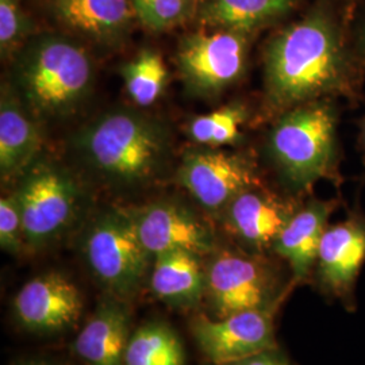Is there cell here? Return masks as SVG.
I'll return each mask as SVG.
<instances>
[{
  "label": "cell",
  "instance_id": "cell-3",
  "mask_svg": "<svg viewBox=\"0 0 365 365\" xmlns=\"http://www.w3.org/2000/svg\"><path fill=\"white\" fill-rule=\"evenodd\" d=\"M14 75L15 91L34 117L58 118L73 113L87 98L93 66L78 42L45 33L19 52Z\"/></svg>",
  "mask_w": 365,
  "mask_h": 365
},
{
  "label": "cell",
  "instance_id": "cell-23",
  "mask_svg": "<svg viewBox=\"0 0 365 365\" xmlns=\"http://www.w3.org/2000/svg\"><path fill=\"white\" fill-rule=\"evenodd\" d=\"M248 118L247 107L232 103L209 114L194 118L187 125L188 137L202 146L218 148L233 145L242 137V126Z\"/></svg>",
  "mask_w": 365,
  "mask_h": 365
},
{
  "label": "cell",
  "instance_id": "cell-1",
  "mask_svg": "<svg viewBox=\"0 0 365 365\" xmlns=\"http://www.w3.org/2000/svg\"><path fill=\"white\" fill-rule=\"evenodd\" d=\"M265 91L276 108H294L339 88L346 56L339 27L324 10L289 25L267 46Z\"/></svg>",
  "mask_w": 365,
  "mask_h": 365
},
{
  "label": "cell",
  "instance_id": "cell-24",
  "mask_svg": "<svg viewBox=\"0 0 365 365\" xmlns=\"http://www.w3.org/2000/svg\"><path fill=\"white\" fill-rule=\"evenodd\" d=\"M135 18L152 31H165L196 18L200 0H131Z\"/></svg>",
  "mask_w": 365,
  "mask_h": 365
},
{
  "label": "cell",
  "instance_id": "cell-22",
  "mask_svg": "<svg viewBox=\"0 0 365 365\" xmlns=\"http://www.w3.org/2000/svg\"><path fill=\"white\" fill-rule=\"evenodd\" d=\"M126 91L140 107L156 103L168 83V68L160 53L144 49L122 66Z\"/></svg>",
  "mask_w": 365,
  "mask_h": 365
},
{
  "label": "cell",
  "instance_id": "cell-27",
  "mask_svg": "<svg viewBox=\"0 0 365 365\" xmlns=\"http://www.w3.org/2000/svg\"><path fill=\"white\" fill-rule=\"evenodd\" d=\"M225 365H292V363L289 361L286 353L282 352L279 348H274Z\"/></svg>",
  "mask_w": 365,
  "mask_h": 365
},
{
  "label": "cell",
  "instance_id": "cell-12",
  "mask_svg": "<svg viewBox=\"0 0 365 365\" xmlns=\"http://www.w3.org/2000/svg\"><path fill=\"white\" fill-rule=\"evenodd\" d=\"M11 306L14 318L22 329L39 336H52L78 324L84 300L68 276L52 271L25 283Z\"/></svg>",
  "mask_w": 365,
  "mask_h": 365
},
{
  "label": "cell",
  "instance_id": "cell-14",
  "mask_svg": "<svg viewBox=\"0 0 365 365\" xmlns=\"http://www.w3.org/2000/svg\"><path fill=\"white\" fill-rule=\"evenodd\" d=\"M299 207L274 192L250 187L235 196L223 211L229 233L249 252L274 248L277 237Z\"/></svg>",
  "mask_w": 365,
  "mask_h": 365
},
{
  "label": "cell",
  "instance_id": "cell-20",
  "mask_svg": "<svg viewBox=\"0 0 365 365\" xmlns=\"http://www.w3.org/2000/svg\"><path fill=\"white\" fill-rule=\"evenodd\" d=\"M299 0H200L196 18L202 26L235 30L252 34L255 30L284 18Z\"/></svg>",
  "mask_w": 365,
  "mask_h": 365
},
{
  "label": "cell",
  "instance_id": "cell-30",
  "mask_svg": "<svg viewBox=\"0 0 365 365\" xmlns=\"http://www.w3.org/2000/svg\"><path fill=\"white\" fill-rule=\"evenodd\" d=\"M363 135H364V143H365V126H364V134H363Z\"/></svg>",
  "mask_w": 365,
  "mask_h": 365
},
{
  "label": "cell",
  "instance_id": "cell-18",
  "mask_svg": "<svg viewBox=\"0 0 365 365\" xmlns=\"http://www.w3.org/2000/svg\"><path fill=\"white\" fill-rule=\"evenodd\" d=\"M51 9L61 25L99 42L120 38L135 18L131 0H52Z\"/></svg>",
  "mask_w": 365,
  "mask_h": 365
},
{
  "label": "cell",
  "instance_id": "cell-29",
  "mask_svg": "<svg viewBox=\"0 0 365 365\" xmlns=\"http://www.w3.org/2000/svg\"><path fill=\"white\" fill-rule=\"evenodd\" d=\"M363 39H364V43H365V29H364V34H363Z\"/></svg>",
  "mask_w": 365,
  "mask_h": 365
},
{
  "label": "cell",
  "instance_id": "cell-13",
  "mask_svg": "<svg viewBox=\"0 0 365 365\" xmlns=\"http://www.w3.org/2000/svg\"><path fill=\"white\" fill-rule=\"evenodd\" d=\"M138 233L146 250L153 256L187 250L197 256L215 250L214 235L209 226L191 210L164 200L141 209L131 210Z\"/></svg>",
  "mask_w": 365,
  "mask_h": 365
},
{
  "label": "cell",
  "instance_id": "cell-4",
  "mask_svg": "<svg viewBox=\"0 0 365 365\" xmlns=\"http://www.w3.org/2000/svg\"><path fill=\"white\" fill-rule=\"evenodd\" d=\"M336 150V114L314 101L289 108L268 138V152L282 180L304 191L330 175Z\"/></svg>",
  "mask_w": 365,
  "mask_h": 365
},
{
  "label": "cell",
  "instance_id": "cell-21",
  "mask_svg": "<svg viewBox=\"0 0 365 365\" xmlns=\"http://www.w3.org/2000/svg\"><path fill=\"white\" fill-rule=\"evenodd\" d=\"M184 357L176 331L161 321H152L131 333L125 365H184Z\"/></svg>",
  "mask_w": 365,
  "mask_h": 365
},
{
  "label": "cell",
  "instance_id": "cell-31",
  "mask_svg": "<svg viewBox=\"0 0 365 365\" xmlns=\"http://www.w3.org/2000/svg\"><path fill=\"white\" fill-rule=\"evenodd\" d=\"M212 365H214V364H212Z\"/></svg>",
  "mask_w": 365,
  "mask_h": 365
},
{
  "label": "cell",
  "instance_id": "cell-19",
  "mask_svg": "<svg viewBox=\"0 0 365 365\" xmlns=\"http://www.w3.org/2000/svg\"><path fill=\"white\" fill-rule=\"evenodd\" d=\"M199 257L187 250L157 255L150 272L155 297L173 307H195L206 294V271Z\"/></svg>",
  "mask_w": 365,
  "mask_h": 365
},
{
  "label": "cell",
  "instance_id": "cell-6",
  "mask_svg": "<svg viewBox=\"0 0 365 365\" xmlns=\"http://www.w3.org/2000/svg\"><path fill=\"white\" fill-rule=\"evenodd\" d=\"M205 271V298L215 318L257 309H277L287 292L276 265L261 253L215 249Z\"/></svg>",
  "mask_w": 365,
  "mask_h": 365
},
{
  "label": "cell",
  "instance_id": "cell-8",
  "mask_svg": "<svg viewBox=\"0 0 365 365\" xmlns=\"http://www.w3.org/2000/svg\"><path fill=\"white\" fill-rule=\"evenodd\" d=\"M249 33L202 29L182 36L176 63L187 88L199 96H214L235 84L247 68Z\"/></svg>",
  "mask_w": 365,
  "mask_h": 365
},
{
  "label": "cell",
  "instance_id": "cell-26",
  "mask_svg": "<svg viewBox=\"0 0 365 365\" xmlns=\"http://www.w3.org/2000/svg\"><path fill=\"white\" fill-rule=\"evenodd\" d=\"M0 247L11 255H21L26 248L22 214L15 192L0 199Z\"/></svg>",
  "mask_w": 365,
  "mask_h": 365
},
{
  "label": "cell",
  "instance_id": "cell-17",
  "mask_svg": "<svg viewBox=\"0 0 365 365\" xmlns=\"http://www.w3.org/2000/svg\"><path fill=\"white\" fill-rule=\"evenodd\" d=\"M128 302L106 295L73 342V351L86 365H125L130 339Z\"/></svg>",
  "mask_w": 365,
  "mask_h": 365
},
{
  "label": "cell",
  "instance_id": "cell-28",
  "mask_svg": "<svg viewBox=\"0 0 365 365\" xmlns=\"http://www.w3.org/2000/svg\"><path fill=\"white\" fill-rule=\"evenodd\" d=\"M15 365H60L52 363V361H48V360H39V359H30V360H24V361H19L18 364Z\"/></svg>",
  "mask_w": 365,
  "mask_h": 365
},
{
  "label": "cell",
  "instance_id": "cell-25",
  "mask_svg": "<svg viewBox=\"0 0 365 365\" xmlns=\"http://www.w3.org/2000/svg\"><path fill=\"white\" fill-rule=\"evenodd\" d=\"M33 24L19 0H0V51L10 57L29 38Z\"/></svg>",
  "mask_w": 365,
  "mask_h": 365
},
{
  "label": "cell",
  "instance_id": "cell-5",
  "mask_svg": "<svg viewBox=\"0 0 365 365\" xmlns=\"http://www.w3.org/2000/svg\"><path fill=\"white\" fill-rule=\"evenodd\" d=\"M83 255L95 280L118 299L129 302L144 286L152 255L146 250L131 211L107 209L88 225Z\"/></svg>",
  "mask_w": 365,
  "mask_h": 365
},
{
  "label": "cell",
  "instance_id": "cell-2",
  "mask_svg": "<svg viewBox=\"0 0 365 365\" xmlns=\"http://www.w3.org/2000/svg\"><path fill=\"white\" fill-rule=\"evenodd\" d=\"M76 149L107 180L138 185L161 170L170 144L161 123L123 108L107 113L78 131Z\"/></svg>",
  "mask_w": 365,
  "mask_h": 365
},
{
  "label": "cell",
  "instance_id": "cell-16",
  "mask_svg": "<svg viewBox=\"0 0 365 365\" xmlns=\"http://www.w3.org/2000/svg\"><path fill=\"white\" fill-rule=\"evenodd\" d=\"M42 144L36 117L13 86L3 84L0 98V176L21 178L36 161Z\"/></svg>",
  "mask_w": 365,
  "mask_h": 365
},
{
  "label": "cell",
  "instance_id": "cell-7",
  "mask_svg": "<svg viewBox=\"0 0 365 365\" xmlns=\"http://www.w3.org/2000/svg\"><path fill=\"white\" fill-rule=\"evenodd\" d=\"M22 214L26 248H46L76 222L83 192L76 179L52 161H36L14 191Z\"/></svg>",
  "mask_w": 365,
  "mask_h": 365
},
{
  "label": "cell",
  "instance_id": "cell-10",
  "mask_svg": "<svg viewBox=\"0 0 365 365\" xmlns=\"http://www.w3.org/2000/svg\"><path fill=\"white\" fill-rule=\"evenodd\" d=\"M274 312L276 309H257L215 319L197 314L190 327L199 349L211 364H230L277 348Z\"/></svg>",
  "mask_w": 365,
  "mask_h": 365
},
{
  "label": "cell",
  "instance_id": "cell-11",
  "mask_svg": "<svg viewBox=\"0 0 365 365\" xmlns=\"http://www.w3.org/2000/svg\"><path fill=\"white\" fill-rule=\"evenodd\" d=\"M365 262V215L351 214L327 226L314 267L313 283L327 299L356 309V283Z\"/></svg>",
  "mask_w": 365,
  "mask_h": 365
},
{
  "label": "cell",
  "instance_id": "cell-15",
  "mask_svg": "<svg viewBox=\"0 0 365 365\" xmlns=\"http://www.w3.org/2000/svg\"><path fill=\"white\" fill-rule=\"evenodd\" d=\"M334 209L336 202L333 200L313 199L295 211L277 237L272 250L287 262L292 286L312 279L329 217Z\"/></svg>",
  "mask_w": 365,
  "mask_h": 365
},
{
  "label": "cell",
  "instance_id": "cell-9",
  "mask_svg": "<svg viewBox=\"0 0 365 365\" xmlns=\"http://www.w3.org/2000/svg\"><path fill=\"white\" fill-rule=\"evenodd\" d=\"M178 180L210 212H223L235 196L260 184L248 158L209 146L184 155Z\"/></svg>",
  "mask_w": 365,
  "mask_h": 365
}]
</instances>
